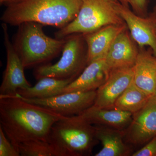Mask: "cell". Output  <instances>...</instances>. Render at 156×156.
Segmentation results:
<instances>
[{
  "mask_svg": "<svg viewBox=\"0 0 156 156\" xmlns=\"http://www.w3.org/2000/svg\"><path fill=\"white\" fill-rule=\"evenodd\" d=\"M118 13L130 31L133 40L140 48L150 47L156 56V33L153 20L150 17H142L136 15L130 8L117 2Z\"/></svg>",
  "mask_w": 156,
  "mask_h": 156,
  "instance_id": "obj_10",
  "label": "cell"
},
{
  "mask_svg": "<svg viewBox=\"0 0 156 156\" xmlns=\"http://www.w3.org/2000/svg\"><path fill=\"white\" fill-rule=\"evenodd\" d=\"M94 126L96 138L102 145L95 156H122L128 154L129 150L123 141L125 132L105 126Z\"/></svg>",
  "mask_w": 156,
  "mask_h": 156,
  "instance_id": "obj_17",
  "label": "cell"
},
{
  "mask_svg": "<svg viewBox=\"0 0 156 156\" xmlns=\"http://www.w3.org/2000/svg\"><path fill=\"white\" fill-rule=\"evenodd\" d=\"M128 28L122 25H110L83 35L87 46V65L92 61L105 58L118 36Z\"/></svg>",
  "mask_w": 156,
  "mask_h": 156,
  "instance_id": "obj_14",
  "label": "cell"
},
{
  "mask_svg": "<svg viewBox=\"0 0 156 156\" xmlns=\"http://www.w3.org/2000/svg\"><path fill=\"white\" fill-rule=\"evenodd\" d=\"M73 80V79H58L46 77L39 80L33 87L20 89L16 94L26 98H49L61 94L62 90Z\"/></svg>",
  "mask_w": 156,
  "mask_h": 156,
  "instance_id": "obj_18",
  "label": "cell"
},
{
  "mask_svg": "<svg viewBox=\"0 0 156 156\" xmlns=\"http://www.w3.org/2000/svg\"><path fill=\"white\" fill-rule=\"evenodd\" d=\"M133 70L134 83L149 95H154L156 83V56L151 49L138 51Z\"/></svg>",
  "mask_w": 156,
  "mask_h": 156,
  "instance_id": "obj_16",
  "label": "cell"
},
{
  "mask_svg": "<svg viewBox=\"0 0 156 156\" xmlns=\"http://www.w3.org/2000/svg\"><path fill=\"white\" fill-rule=\"evenodd\" d=\"M0 156H20L19 152L0 127Z\"/></svg>",
  "mask_w": 156,
  "mask_h": 156,
  "instance_id": "obj_22",
  "label": "cell"
},
{
  "mask_svg": "<svg viewBox=\"0 0 156 156\" xmlns=\"http://www.w3.org/2000/svg\"><path fill=\"white\" fill-rule=\"evenodd\" d=\"M20 156H55L50 143L48 140H37L20 143L16 147Z\"/></svg>",
  "mask_w": 156,
  "mask_h": 156,
  "instance_id": "obj_20",
  "label": "cell"
},
{
  "mask_svg": "<svg viewBox=\"0 0 156 156\" xmlns=\"http://www.w3.org/2000/svg\"><path fill=\"white\" fill-rule=\"evenodd\" d=\"M75 34L66 37L61 58L53 64L39 66L34 74L38 80L49 77L75 80L87 65V53H84L83 35Z\"/></svg>",
  "mask_w": 156,
  "mask_h": 156,
  "instance_id": "obj_6",
  "label": "cell"
},
{
  "mask_svg": "<svg viewBox=\"0 0 156 156\" xmlns=\"http://www.w3.org/2000/svg\"><path fill=\"white\" fill-rule=\"evenodd\" d=\"M152 17L153 20V22L155 30V32L156 33V15H152L151 16Z\"/></svg>",
  "mask_w": 156,
  "mask_h": 156,
  "instance_id": "obj_25",
  "label": "cell"
},
{
  "mask_svg": "<svg viewBox=\"0 0 156 156\" xmlns=\"http://www.w3.org/2000/svg\"><path fill=\"white\" fill-rule=\"evenodd\" d=\"M115 0H83L77 16L69 24L59 29L55 38L63 39L75 34H89L104 27L126 24L116 9Z\"/></svg>",
  "mask_w": 156,
  "mask_h": 156,
  "instance_id": "obj_5",
  "label": "cell"
},
{
  "mask_svg": "<svg viewBox=\"0 0 156 156\" xmlns=\"http://www.w3.org/2000/svg\"><path fill=\"white\" fill-rule=\"evenodd\" d=\"M156 13V4L155 5V6H154V13Z\"/></svg>",
  "mask_w": 156,
  "mask_h": 156,
  "instance_id": "obj_26",
  "label": "cell"
},
{
  "mask_svg": "<svg viewBox=\"0 0 156 156\" xmlns=\"http://www.w3.org/2000/svg\"><path fill=\"white\" fill-rule=\"evenodd\" d=\"M126 7H131L132 11L140 17H146L148 8L147 0H115Z\"/></svg>",
  "mask_w": 156,
  "mask_h": 156,
  "instance_id": "obj_21",
  "label": "cell"
},
{
  "mask_svg": "<svg viewBox=\"0 0 156 156\" xmlns=\"http://www.w3.org/2000/svg\"><path fill=\"white\" fill-rule=\"evenodd\" d=\"M133 156H156V136L143 147L132 154Z\"/></svg>",
  "mask_w": 156,
  "mask_h": 156,
  "instance_id": "obj_23",
  "label": "cell"
},
{
  "mask_svg": "<svg viewBox=\"0 0 156 156\" xmlns=\"http://www.w3.org/2000/svg\"><path fill=\"white\" fill-rule=\"evenodd\" d=\"M62 116L16 95H0V127L15 147L30 140H48L52 126Z\"/></svg>",
  "mask_w": 156,
  "mask_h": 156,
  "instance_id": "obj_1",
  "label": "cell"
},
{
  "mask_svg": "<svg viewBox=\"0 0 156 156\" xmlns=\"http://www.w3.org/2000/svg\"><path fill=\"white\" fill-rule=\"evenodd\" d=\"M44 26L33 21L23 22L18 26L13 44L25 69L48 62L62 52L65 38L48 37L43 30Z\"/></svg>",
  "mask_w": 156,
  "mask_h": 156,
  "instance_id": "obj_4",
  "label": "cell"
},
{
  "mask_svg": "<svg viewBox=\"0 0 156 156\" xmlns=\"http://www.w3.org/2000/svg\"><path fill=\"white\" fill-rule=\"evenodd\" d=\"M4 44L7 54V64L0 87V95H14L20 89L31 87L24 74L21 58L15 50L9 36L8 24L2 23Z\"/></svg>",
  "mask_w": 156,
  "mask_h": 156,
  "instance_id": "obj_8",
  "label": "cell"
},
{
  "mask_svg": "<svg viewBox=\"0 0 156 156\" xmlns=\"http://www.w3.org/2000/svg\"><path fill=\"white\" fill-rule=\"evenodd\" d=\"M48 141L55 156L91 154L97 144L95 126L80 115L62 116L53 124Z\"/></svg>",
  "mask_w": 156,
  "mask_h": 156,
  "instance_id": "obj_3",
  "label": "cell"
},
{
  "mask_svg": "<svg viewBox=\"0 0 156 156\" xmlns=\"http://www.w3.org/2000/svg\"><path fill=\"white\" fill-rule=\"evenodd\" d=\"M133 81V67L111 71L107 80L97 90L93 105L100 108H114L117 99Z\"/></svg>",
  "mask_w": 156,
  "mask_h": 156,
  "instance_id": "obj_11",
  "label": "cell"
},
{
  "mask_svg": "<svg viewBox=\"0 0 156 156\" xmlns=\"http://www.w3.org/2000/svg\"><path fill=\"white\" fill-rule=\"evenodd\" d=\"M153 14H154V15H156V13H154H154H153Z\"/></svg>",
  "mask_w": 156,
  "mask_h": 156,
  "instance_id": "obj_28",
  "label": "cell"
},
{
  "mask_svg": "<svg viewBox=\"0 0 156 156\" xmlns=\"http://www.w3.org/2000/svg\"><path fill=\"white\" fill-rule=\"evenodd\" d=\"M97 91L70 92L49 98H26L16 94L21 99L48 109L63 116L77 115L94 105Z\"/></svg>",
  "mask_w": 156,
  "mask_h": 156,
  "instance_id": "obj_7",
  "label": "cell"
},
{
  "mask_svg": "<svg viewBox=\"0 0 156 156\" xmlns=\"http://www.w3.org/2000/svg\"><path fill=\"white\" fill-rule=\"evenodd\" d=\"M127 29L116 38L105 56L110 71L132 68L136 62L139 51Z\"/></svg>",
  "mask_w": 156,
  "mask_h": 156,
  "instance_id": "obj_13",
  "label": "cell"
},
{
  "mask_svg": "<svg viewBox=\"0 0 156 156\" xmlns=\"http://www.w3.org/2000/svg\"><path fill=\"white\" fill-rule=\"evenodd\" d=\"M20 0H0V2L1 4H6L8 5L10 4L16 2Z\"/></svg>",
  "mask_w": 156,
  "mask_h": 156,
  "instance_id": "obj_24",
  "label": "cell"
},
{
  "mask_svg": "<svg viewBox=\"0 0 156 156\" xmlns=\"http://www.w3.org/2000/svg\"><path fill=\"white\" fill-rule=\"evenodd\" d=\"M110 72L105 58L92 61L77 78L62 90L61 94L97 91L107 80Z\"/></svg>",
  "mask_w": 156,
  "mask_h": 156,
  "instance_id": "obj_12",
  "label": "cell"
},
{
  "mask_svg": "<svg viewBox=\"0 0 156 156\" xmlns=\"http://www.w3.org/2000/svg\"><path fill=\"white\" fill-rule=\"evenodd\" d=\"M125 135L135 145L144 144L156 136V95H151L145 106L133 115Z\"/></svg>",
  "mask_w": 156,
  "mask_h": 156,
  "instance_id": "obj_9",
  "label": "cell"
},
{
  "mask_svg": "<svg viewBox=\"0 0 156 156\" xmlns=\"http://www.w3.org/2000/svg\"><path fill=\"white\" fill-rule=\"evenodd\" d=\"M93 126L124 130L132 121L133 114L115 108H100L92 105L80 115Z\"/></svg>",
  "mask_w": 156,
  "mask_h": 156,
  "instance_id": "obj_15",
  "label": "cell"
},
{
  "mask_svg": "<svg viewBox=\"0 0 156 156\" xmlns=\"http://www.w3.org/2000/svg\"><path fill=\"white\" fill-rule=\"evenodd\" d=\"M154 95H156V83L155 85V91H154Z\"/></svg>",
  "mask_w": 156,
  "mask_h": 156,
  "instance_id": "obj_27",
  "label": "cell"
},
{
  "mask_svg": "<svg viewBox=\"0 0 156 156\" xmlns=\"http://www.w3.org/2000/svg\"><path fill=\"white\" fill-rule=\"evenodd\" d=\"M82 2L83 0H20L8 5L1 19L11 26L33 21L61 29L76 17Z\"/></svg>",
  "mask_w": 156,
  "mask_h": 156,
  "instance_id": "obj_2",
  "label": "cell"
},
{
  "mask_svg": "<svg viewBox=\"0 0 156 156\" xmlns=\"http://www.w3.org/2000/svg\"><path fill=\"white\" fill-rule=\"evenodd\" d=\"M151 96L138 88L133 81L117 99L114 108L133 115L145 106Z\"/></svg>",
  "mask_w": 156,
  "mask_h": 156,
  "instance_id": "obj_19",
  "label": "cell"
}]
</instances>
